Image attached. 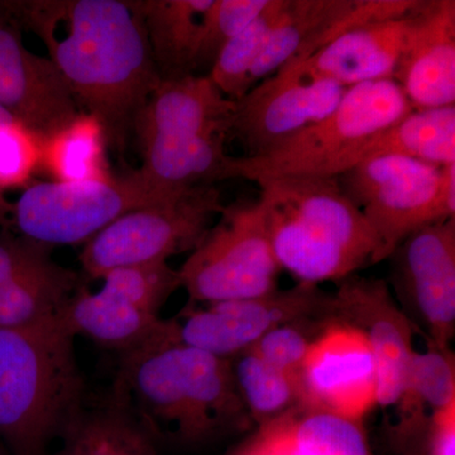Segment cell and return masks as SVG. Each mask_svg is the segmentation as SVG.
<instances>
[{"label":"cell","instance_id":"obj_8","mask_svg":"<svg viewBox=\"0 0 455 455\" xmlns=\"http://www.w3.org/2000/svg\"><path fill=\"white\" fill-rule=\"evenodd\" d=\"M337 179L376 235L381 262L419 228L455 218L443 190V166L374 156Z\"/></svg>","mask_w":455,"mask_h":455},{"label":"cell","instance_id":"obj_16","mask_svg":"<svg viewBox=\"0 0 455 455\" xmlns=\"http://www.w3.org/2000/svg\"><path fill=\"white\" fill-rule=\"evenodd\" d=\"M418 0H284L267 49L252 75L256 84L302 61L353 27L401 16Z\"/></svg>","mask_w":455,"mask_h":455},{"label":"cell","instance_id":"obj_26","mask_svg":"<svg viewBox=\"0 0 455 455\" xmlns=\"http://www.w3.org/2000/svg\"><path fill=\"white\" fill-rule=\"evenodd\" d=\"M383 155L403 156L440 167L455 164V106L412 110L377 134L361 161Z\"/></svg>","mask_w":455,"mask_h":455},{"label":"cell","instance_id":"obj_19","mask_svg":"<svg viewBox=\"0 0 455 455\" xmlns=\"http://www.w3.org/2000/svg\"><path fill=\"white\" fill-rule=\"evenodd\" d=\"M55 320L70 337L83 335L119 355L179 340L178 320L161 319L104 287L92 292L80 283Z\"/></svg>","mask_w":455,"mask_h":455},{"label":"cell","instance_id":"obj_5","mask_svg":"<svg viewBox=\"0 0 455 455\" xmlns=\"http://www.w3.org/2000/svg\"><path fill=\"white\" fill-rule=\"evenodd\" d=\"M395 80L359 84L347 89L337 108L283 146L260 156H228L220 181L259 182L275 178H339L361 163L364 148L386 128L412 112Z\"/></svg>","mask_w":455,"mask_h":455},{"label":"cell","instance_id":"obj_22","mask_svg":"<svg viewBox=\"0 0 455 455\" xmlns=\"http://www.w3.org/2000/svg\"><path fill=\"white\" fill-rule=\"evenodd\" d=\"M142 20L161 80L196 73L204 17L212 0L131 2Z\"/></svg>","mask_w":455,"mask_h":455},{"label":"cell","instance_id":"obj_36","mask_svg":"<svg viewBox=\"0 0 455 455\" xmlns=\"http://www.w3.org/2000/svg\"><path fill=\"white\" fill-rule=\"evenodd\" d=\"M398 449H403V455H425L423 449L420 445V436L411 442H407L405 444L400 445Z\"/></svg>","mask_w":455,"mask_h":455},{"label":"cell","instance_id":"obj_32","mask_svg":"<svg viewBox=\"0 0 455 455\" xmlns=\"http://www.w3.org/2000/svg\"><path fill=\"white\" fill-rule=\"evenodd\" d=\"M267 4L268 0H212L203 20L196 71H211L228 42L243 31Z\"/></svg>","mask_w":455,"mask_h":455},{"label":"cell","instance_id":"obj_6","mask_svg":"<svg viewBox=\"0 0 455 455\" xmlns=\"http://www.w3.org/2000/svg\"><path fill=\"white\" fill-rule=\"evenodd\" d=\"M218 217L178 269L190 305L242 300L275 291L283 269L259 200L223 206Z\"/></svg>","mask_w":455,"mask_h":455},{"label":"cell","instance_id":"obj_23","mask_svg":"<svg viewBox=\"0 0 455 455\" xmlns=\"http://www.w3.org/2000/svg\"><path fill=\"white\" fill-rule=\"evenodd\" d=\"M80 278L52 259L0 284V329L44 324L59 315L73 298Z\"/></svg>","mask_w":455,"mask_h":455},{"label":"cell","instance_id":"obj_13","mask_svg":"<svg viewBox=\"0 0 455 455\" xmlns=\"http://www.w3.org/2000/svg\"><path fill=\"white\" fill-rule=\"evenodd\" d=\"M301 406L362 423L377 406L372 350L357 328L331 316L302 366Z\"/></svg>","mask_w":455,"mask_h":455},{"label":"cell","instance_id":"obj_7","mask_svg":"<svg viewBox=\"0 0 455 455\" xmlns=\"http://www.w3.org/2000/svg\"><path fill=\"white\" fill-rule=\"evenodd\" d=\"M223 206L220 190L205 185L127 212L86 242L79 256L83 271L101 280L113 269L193 252Z\"/></svg>","mask_w":455,"mask_h":455},{"label":"cell","instance_id":"obj_12","mask_svg":"<svg viewBox=\"0 0 455 455\" xmlns=\"http://www.w3.org/2000/svg\"><path fill=\"white\" fill-rule=\"evenodd\" d=\"M347 89L331 80L277 71L235 100L229 137L242 143L245 156L268 154L333 112Z\"/></svg>","mask_w":455,"mask_h":455},{"label":"cell","instance_id":"obj_30","mask_svg":"<svg viewBox=\"0 0 455 455\" xmlns=\"http://www.w3.org/2000/svg\"><path fill=\"white\" fill-rule=\"evenodd\" d=\"M101 280L104 281L101 287L155 315H158L167 299L181 287L178 269L171 268L167 262L113 269Z\"/></svg>","mask_w":455,"mask_h":455},{"label":"cell","instance_id":"obj_11","mask_svg":"<svg viewBox=\"0 0 455 455\" xmlns=\"http://www.w3.org/2000/svg\"><path fill=\"white\" fill-rule=\"evenodd\" d=\"M331 315V293L319 286L296 283L242 300L190 307L178 320L179 340L215 357L233 359L252 348L277 326Z\"/></svg>","mask_w":455,"mask_h":455},{"label":"cell","instance_id":"obj_31","mask_svg":"<svg viewBox=\"0 0 455 455\" xmlns=\"http://www.w3.org/2000/svg\"><path fill=\"white\" fill-rule=\"evenodd\" d=\"M331 316L310 317L277 326L263 335L247 352L299 382L311 344Z\"/></svg>","mask_w":455,"mask_h":455},{"label":"cell","instance_id":"obj_24","mask_svg":"<svg viewBox=\"0 0 455 455\" xmlns=\"http://www.w3.org/2000/svg\"><path fill=\"white\" fill-rule=\"evenodd\" d=\"M108 137L97 116L80 112L42 140L40 170L55 182L110 181Z\"/></svg>","mask_w":455,"mask_h":455},{"label":"cell","instance_id":"obj_21","mask_svg":"<svg viewBox=\"0 0 455 455\" xmlns=\"http://www.w3.org/2000/svg\"><path fill=\"white\" fill-rule=\"evenodd\" d=\"M226 133L157 136L140 140L142 166L139 172L152 190L175 196L220 181L228 157Z\"/></svg>","mask_w":455,"mask_h":455},{"label":"cell","instance_id":"obj_3","mask_svg":"<svg viewBox=\"0 0 455 455\" xmlns=\"http://www.w3.org/2000/svg\"><path fill=\"white\" fill-rule=\"evenodd\" d=\"M272 248L298 283L320 286L381 262L379 243L337 178L257 182Z\"/></svg>","mask_w":455,"mask_h":455},{"label":"cell","instance_id":"obj_29","mask_svg":"<svg viewBox=\"0 0 455 455\" xmlns=\"http://www.w3.org/2000/svg\"><path fill=\"white\" fill-rule=\"evenodd\" d=\"M239 395L257 427L301 406L300 385L251 352L230 359Z\"/></svg>","mask_w":455,"mask_h":455},{"label":"cell","instance_id":"obj_27","mask_svg":"<svg viewBox=\"0 0 455 455\" xmlns=\"http://www.w3.org/2000/svg\"><path fill=\"white\" fill-rule=\"evenodd\" d=\"M60 439L61 448L53 455H157L145 431L112 403L84 406Z\"/></svg>","mask_w":455,"mask_h":455},{"label":"cell","instance_id":"obj_10","mask_svg":"<svg viewBox=\"0 0 455 455\" xmlns=\"http://www.w3.org/2000/svg\"><path fill=\"white\" fill-rule=\"evenodd\" d=\"M397 304L427 344L451 349L455 335V218L419 228L388 256Z\"/></svg>","mask_w":455,"mask_h":455},{"label":"cell","instance_id":"obj_17","mask_svg":"<svg viewBox=\"0 0 455 455\" xmlns=\"http://www.w3.org/2000/svg\"><path fill=\"white\" fill-rule=\"evenodd\" d=\"M394 80L414 109L455 106L454 0H419Z\"/></svg>","mask_w":455,"mask_h":455},{"label":"cell","instance_id":"obj_34","mask_svg":"<svg viewBox=\"0 0 455 455\" xmlns=\"http://www.w3.org/2000/svg\"><path fill=\"white\" fill-rule=\"evenodd\" d=\"M52 247L18 235L13 229H0V284L51 259Z\"/></svg>","mask_w":455,"mask_h":455},{"label":"cell","instance_id":"obj_33","mask_svg":"<svg viewBox=\"0 0 455 455\" xmlns=\"http://www.w3.org/2000/svg\"><path fill=\"white\" fill-rule=\"evenodd\" d=\"M41 137L16 121L0 123V194L31 187L40 170Z\"/></svg>","mask_w":455,"mask_h":455},{"label":"cell","instance_id":"obj_9","mask_svg":"<svg viewBox=\"0 0 455 455\" xmlns=\"http://www.w3.org/2000/svg\"><path fill=\"white\" fill-rule=\"evenodd\" d=\"M176 196L152 190L139 170L110 181L36 182L13 203L12 223L49 247L86 243L122 215Z\"/></svg>","mask_w":455,"mask_h":455},{"label":"cell","instance_id":"obj_18","mask_svg":"<svg viewBox=\"0 0 455 455\" xmlns=\"http://www.w3.org/2000/svg\"><path fill=\"white\" fill-rule=\"evenodd\" d=\"M418 4L401 16L353 27L307 59L283 66L281 70L331 80L346 88L394 80Z\"/></svg>","mask_w":455,"mask_h":455},{"label":"cell","instance_id":"obj_1","mask_svg":"<svg viewBox=\"0 0 455 455\" xmlns=\"http://www.w3.org/2000/svg\"><path fill=\"white\" fill-rule=\"evenodd\" d=\"M35 33L80 112L97 116L108 143L123 149L137 116L161 83L142 20L123 0L3 2Z\"/></svg>","mask_w":455,"mask_h":455},{"label":"cell","instance_id":"obj_38","mask_svg":"<svg viewBox=\"0 0 455 455\" xmlns=\"http://www.w3.org/2000/svg\"><path fill=\"white\" fill-rule=\"evenodd\" d=\"M0 455H9L2 444H0Z\"/></svg>","mask_w":455,"mask_h":455},{"label":"cell","instance_id":"obj_14","mask_svg":"<svg viewBox=\"0 0 455 455\" xmlns=\"http://www.w3.org/2000/svg\"><path fill=\"white\" fill-rule=\"evenodd\" d=\"M331 315L357 328L376 363L377 406L396 407L405 390L414 348L415 325L379 278L353 275L331 293Z\"/></svg>","mask_w":455,"mask_h":455},{"label":"cell","instance_id":"obj_25","mask_svg":"<svg viewBox=\"0 0 455 455\" xmlns=\"http://www.w3.org/2000/svg\"><path fill=\"white\" fill-rule=\"evenodd\" d=\"M455 403V358L451 349L429 346L412 355L405 390L396 409L395 440L421 434L431 412Z\"/></svg>","mask_w":455,"mask_h":455},{"label":"cell","instance_id":"obj_35","mask_svg":"<svg viewBox=\"0 0 455 455\" xmlns=\"http://www.w3.org/2000/svg\"><path fill=\"white\" fill-rule=\"evenodd\" d=\"M12 214H13V203H9L7 197L0 194V229H13Z\"/></svg>","mask_w":455,"mask_h":455},{"label":"cell","instance_id":"obj_20","mask_svg":"<svg viewBox=\"0 0 455 455\" xmlns=\"http://www.w3.org/2000/svg\"><path fill=\"white\" fill-rule=\"evenodd\" d=\"M235 100L227 98L209 75L161 80L134 122L133 133L145 140L157 136L226 133Z\"/></svg>","mask_w":455,"mask_h":455},{"label":"cell","instance_id":"obj_4","mask_svg":"<svg viewBox=\"0 0 455 455\" xmlns=\"http://www.w3.org/2000/svg\"><path fill=\"white\" fill-rule=\"evenodd\" d=\"M83 407L74 338L55 319L0 329V444L9 455H47Z\"/></svg>","mask_w":455,"mask_h":455},{"label":"cell","instance_id":"obj_37","mask_svg":"<svg viewBox=\"0 0 455 455\" xmlns=\"http://www.w3.org/2000/svg\"><path fill=\"white\" fill-rule=\"evenodd\" d=\"M14 121L11 116L2 107H0V123Z\"/></svg>","mask_w":455,"mask_h":455},{"label":"cell","instance_id":"obj_15","mask_svg":"<svg viewBox=\"0 0 455 455\" xmlns=\"http://www.w3.org/2000/svg\"><path fill=\"white\" fill-rule=\"evenodd\" d=\"M0 107L41 140L80 113L64 77L49 57L23 44L22 27L0 2Z\"/></svg>","mask_w":455,"mask_h":455},{"label":"cell","instance_id":"obj_28","mask_svg":"<svg viewBox=\"0 0 455 455\" xmlns=\"http://www.w3.org/2000/svg\"><path fill=\"white\" fill-rule=\"evenodd\" d=\"M283 5L284 0H268L259 16L220 51L209 77L227 98L238 100L252 89L254 68L267 49Z\"/></svg>","mask_w":455,"mask_h":455},{"label":"cell","instance_id":"obj_2","mask_svg":"<svg viewBox=\"0 0 455 455\" xmlns=\"http://www.w3.org/2000/svg\"><path fill=\"white\" fill-rule=\"evenodd\" d=\"M110 403L152 442L199 444L253 424L236 387L230 359L180 340L121 355Z\"/></svg>","mask_w":455,"mask_h":455}]
</instances>
